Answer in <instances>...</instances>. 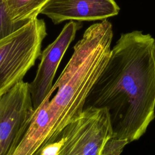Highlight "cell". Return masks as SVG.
Listing matches in <instances>:
<instances>
[{
  "instance_id": "cell-5",
  "label": "cell",
  "mask_w": 155,
  "mask_h": 155,
  "mask_svg": "<svg viewBox=\"0 0 155 155\" xmlns=\"http://www.w3.org/2000/svg\"><path fill=\"white\" fill-rule=\"evenodd\" d=\"M34 111L27 82H19L0 96V155L14 152L27 132Z\"/></svg>"
},
{
  "instance_id": "cell-9",
  "label": "cell",
  "mask_w": 155,
  "mask_h": 155,
  "mask_svg": "<svg viewBox=\"0 0 155 155\" xmlns=\"http://www.w3.org/2000/svg\"><path fill=\"white\" fill-rule=\"evenodd\" d=\"M27 24L14 21L2 0H0V41L16 33Z\"/></svg>"
},
{
  "instance_id": "cell-2",
  "label": "cell",
  "mask_w": 155,
  "mask_h": 155,
  "mask_svg": "<svg viewBox=\"0 0 155 155\" xmlns=\"http://www.w3.org/2000/svg\"><path fill=\"white\" fill-rule=\"evenodd\" d=\"M112 24L107 19L88 27L50 93L41 103L48 119L44 148L60 140L76 120L110 56Z\"/></svg>"
},
{
  "instance_id": "cell-3",
  "label": "cell",
  "mask_w": 155,
  "mask_h": 155,
  "mask_svg": "<svg viewBox=\"0 0 155 155\" xmlns=\"http://www.w3.org/2000/svg\"><path fill=\"white\" fill-rule=\"evenodd\" d=\"M46 25L38 18L0 41V96L23 78L41 54Z\"/></svg>"
},
{
  "instance_id": "cell-6",
  "label": "cell",
  "mask_w": 155,
  "mask_h": 155,
  "mask_svg": "<svg viewBox=\"0 0 155 155\" xmlns=\"http://www.w3.org/2000/svg\"><path fill=\"white\" fill-rule=\"evenodd\" d=\"M82 27L81 22L70 21L67 23L58 36L49 44L39 56L40 62L30 91L34 109H36L50 93L59 65L76 32Z\"/></svg>"
},
{
  "instance_id": "cell-1",
  "label": "cell",
  "mask_w": 155,
  "mask_h": 155,
  "mask_svg": "<svg viewBox=\"0 0 155 155\" xmlns=\"http://www.w3.org/2000/svg\"><path fill=\"white\" fill-rule=\"evenodd\" d=\"M88 107L108 111L114 139L130 143L145 133L155 117V39L150 34L121 35L86 100Z\"/></svg>"
},
{
  "instance_id": "cell-11",
  "label": "cell",
  "mask_w": 155,
  "mask_h": 155,
  "mask_svg": "<svg viewBox=\"0 0 155 155\" xmlns=\"http://www.w3.org/2000/svg\"><path fill=\"white\" fill-rule=\"evenodd\" d=\"M41 150H39L38 151H36L35 154H33V155H41Z\"/></svg>"
},
{
  "instance_id": "cell-4",
  "label": "cell",
  "mask_w": 155,
  "mask_h": 155,
  "mask_svg": "<svg viewBox=\"0 0 155 155\" xmlns=\"http://www.w3.org/2000/svg\"><path fill=\"white\" fill-rule=\"evenodd\" d=\"M112 136L108 111L85 107L80 116L63 131L57 155H97Z\"/></svg>"
},
{
  "instance_id": "cell-7",
  "label": "cell",
  "mask_w": 155,
  "mask_h": 155,
  "mask_svg": "<svg viewBox=\"0 0 155 155\" xmlns=\"http://www.w3.org/2000/svg\"><path fill=\"white\" fill-rule=\"evenodd\" d=\"M119 10L114 0H48L40 14L56 25L68 20L103 21L117 15Z\"/></svg>"
},
{
  "instance_id": "cell-10",
  "label": "cell",
  "mask_w": 155,
  "mask_h": 155,
  "mask_svg": "<svg viewBox=\"0 0 155 155\" xmlns=\"http://www.w3.org/2000/svg\"><path fill=\"white\" fill-rule=\"evenodd\" d=\"M128 143L127 140L111 137L105 143L97 155H120Z\"/></svg>"
},
{
  "instance_id": "cell-8",
  "label": "cell",
  "mask_w": 155,
  "mask_h": 155,
  "mask_svg": "<svg viewBox=\"0 0 155 155\" xmlns=\"http://www.w3.org/2000/svg\"><path fill=\"white\" fill-rule=\"evenodd\" d=\"M48 0H2L12 19L28 23L37 18Z\"/></svg>"
}]
</instances>
